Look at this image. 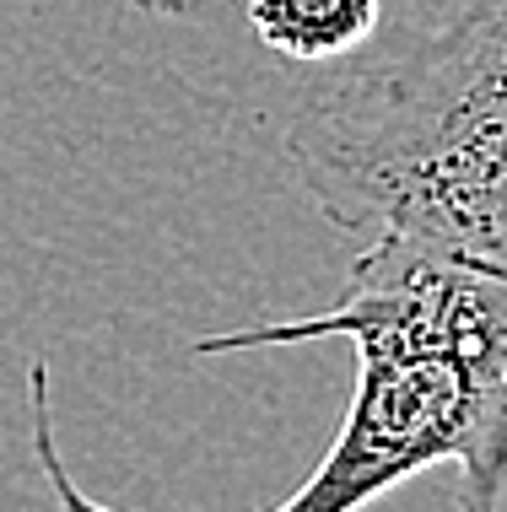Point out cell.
I'll return each instance as SVG.
<instances>
[{
    "label": "cell",
    "mask_w": 507,
    "mask_h": 512,
    "mask_svg": "<svg viewBox=\"0 0 507 512\" xmlns=\"http://www.w3.org/2000/svg\"><path fill=\"white\" fill-rule=\"evenodd\" d=\"M356 345V394L286 512H351L432 464H459L464 512L507 491V270L410 232H378L330 313L195 340L200 356L303 340Z\"/></svg>",
    "instance_id": "1"
},
{
    "label": "cell",
    "mask_w": 507,
    "mask_h": 512,
    "mask_svg": "<svg viewBox=\"0 0 507 512\" xmlns=\"http://www.w3.org/2000/svg\"><path fill=\"white\" fill-rule=\"evenodd\" d=\"M286 157L335 227L507 270V0H383L373 38L297 103Z\"/></svg>",
    "instance_id": "2"
},
{
    "label": "cell",
    "mask_w": 507,
    "mask_h": 512,
    "mask_svg": "<svg viewBox=\"0 0 507 512\" xmlns=\"http://www.w3.org/2000/svg\"><path fill=\"white\" fill-rule=\"evenodd\" d=\"M254 38L281 60L335 65L373 38L383 0H243Z\"/></svg>",
    "instance_id": "3"
},
{
    "label": "cell",
    "mask_w": 507,
    "mask_h": 512,
    "mask_svg": "<svg viewBox=\"0 0 507 512\" xmlns=\"http://www.w3.org/2000/svg\"><path fill=\"white\" fill-rule=\"evenodd\" d=\"M135 6H146V11H184V0H135Z\"/></svg>",
    "instance_id": "4"
}]
</instances>
